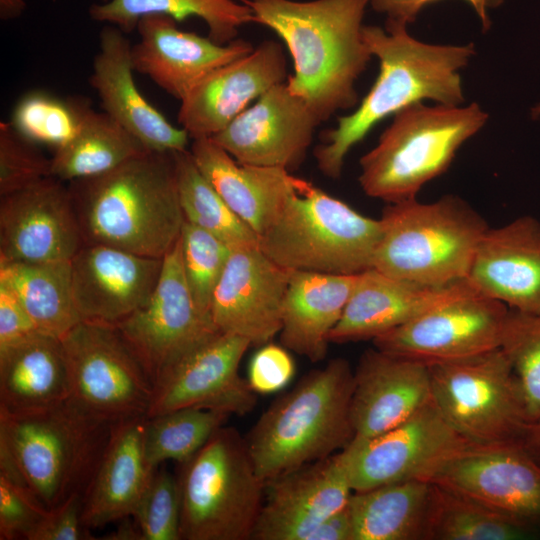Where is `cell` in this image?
<instances>
[{
  "label": "cell",
  "instance_id": "obj_1",
  "mask_svg": "<svg viewBox=\"0 0 540 540\" xmlns=\"http://www.w3.org/2000/svg\"><path fill=\"white\" fill-rule=\"evenodd\" d=\"M293 62L286 81L320 121L358 103L356 81L372 54L363 38L368 0H243Z\"/></svg>",
  "mask_w": 540,
  "mask_h": 540
},
{
  "label": "cell",
  "instance_id": "obj_2",
  "mask_svg": "<svg viewBox=\"0 0 540 540\" xmlns=\"http://www.w3.org/2000/svg\"><path fill=\"white\" fill-rule=\"evenodd\" d=\"M406 27L389 22L385 28L363 26L364 41L378 59L379 73L358 107L322 133L313 155L324 176L338 179L350 150L388 116L424 100L445 105L464 102L460 70L474 55V45L424 43Z\"/></svg>",
  "mask_w": 540,
  "mask_h": 540
},
{
  "label": "cell",
  "instance_id": "obj_3",
  "mask_svg": "<svg viewBox=\"0 0 540 540\" xmlns=\"http://www.w3.org/2000/svg\"><path fill=\"white\" fill-rule=\"evenodd\" d=\"M68 187L85 243L164 258L180 238L174 152L147 151Z\"/></svg>",
  "mask_w": 540,
  "mask_h": 540
},
{
  "label": "cell",
  "instance_id": "obj_4",
  "mask_svg": "<svg viewBox=\"0 0 540 540\" xmlns=\"http://www.w3.org/2000/svg\"><path fill=\"white\" fill-rule=\"evenodd\" d=\"M353 384L349 362L334 358L306 374L262 413L244 438L264 482L348 446L354 437Z\"/></svg>",
  "mask_w": 540,
  "mask_h": 540
},
{
  "label": "cell",
  "instance_id": "obj_5",
  "mask_svg": "<svg viewBox=\"0 0 540 540\" xmlns=\"http://www.w3.org/2000/svg\"><path fill=\"white\" fill-rule=\"evenodd\" d=\"M380 236L379 219L293 175L287 199L258 246L291 271L351 275L373 268Z\"/></svg>",
  "mask_w": 540,
  "mask_h": 540
},
{
  "label": "cell",
  "instance_id": "obj_6",
  "mask_svg": "<svg viewBox=\"0 0 540 540\" xmlns=\"http://www.w3.org/2000/svg\"><path fill=\"white\" fill-rule=\"evenodd\" d=\"M112 425L69 400L33 412L0 409V449L11 457L33 496L51 510L84 494Z\"/></svg>",
  "mask_w": 540,
  "mask_h": 540
},
{
  "label": "cell",
  "instance_id": "obj_7",
  "mask_svg": "<svg viewBox=\"0 0 540 540\" xmlns=\"http://www.w3.org/2000/svg\"><path fill=\"white\" fill-rule=\"evenodd\" d=\"M381 236L373 268L426 286L467 278L476 248L489 226L466 201L446 195L388 203L379 219Z\"/></svg>",
  "mask_w": 540,
  "mask_h": 540
},
{
  "label": "cell",
  "instance_id": "obj_8",
  "mask_svg": "<svg viewBox=\"0 0 540 540\" xmlns=\"http://www.w3.org/2000/svg\"><path fill=\"white\" fill-rule=\"evenodd\" d=\"M487 120L477 103L461 107L420 102L400 110L359 161L362 190L387 203L416 198L426 183L449 168L459 148Z\"/></svg>",
  "mask_w": 540,
  "mask_h": 540
},
{
  "label": "cell",
  "instance_id": "obj_9",
  "mask_svg": "<svg viewBox=\"0 0 540 540\" xmlns=\"http://www.w3.org/2000/svg\"><path fill=\"white\" fill-rule=\"evenodd\" d=\"M181 540H249L265 496L245 438L221 426L179 464Z\"/></svg>",
  "mask_w": 540,
  "mask_h": 540
},
{
  "label": "cell",
  "instance_id": "obj_10",
  "mask_svg": "<svg viewBox=\"0 0 540 540\" xmlns=\"http://www.w3.org/2000/svg\"><path fill=\"white\" fill-rule=\"evenodd\" d=\"M431 395L449 425L477 445L520 444L529 418L511 362L499 347L428 364Z\"/></svg>",
  "mask_w": 540,
  "mask_h": 540
},
{
  "label": "cell",
  "instance_id": "obj_11",
  "mask_svg": "<svg viewBox=\"0 0 540 540\" xmlns=\"http://www.w3.org/2000/svg\"><path fill=\"white\" fill-rule=\"evenodd\" d=\"M61 341L70 369L72 404L110 424L147 416L152 383L114 325L81 321Z\"/></svg>",
  "mask_w": 540,
  "mask_h": 540
},
{
  "label": "cell",
  "instance_id": "obj_12",
  "mask_svg": "<svg viewBox=\"0 0 540 540\" xmlns=\"http://www.w3.org/2000/svg\"><path fill=\"white\" fill-rule=\"evenodd\" d=\"M420 480L540 531V467L520 444H468L440 460Z\"/></svg>",
  "mask_w": 540,
  "mask_h": 540
},
{
  "label": "cell",
  "instance_id": "obj_13",
  "mask_svg": "<svg viewBox=\"0 0 540 540\" xmlns=\"http://www.w3.org/2000/svg\"><path fill=\"white\" fill-rule=\"evenodd\" d=\"M114 326L140 361L152 386L167 366L220 332L191 295L179 240L164 256L158 283L148 300Z\"/></svg>",
  "mask_w": 540,
  "mask_h": 540
},
{
  "label": "cell",
  "instance_id": "obj_14",
  "mask_svg": "<svg viewBox=\"0 0 540 540\" xmlns=\"http://www.w3.org/2000/svg\"><path fill=\"white\" fill-rule=\"evenodd\" d=\"M509 309L471 288L372 341L380 351L427 365L467 358L501 346Z\"/></svg>",
  "mask_w": 540,
  "mask_h": 540
},
{
  "label": "cell",
  "instance_id": "obj_15",
  "mask_svg": "<svg viewBox=\"0 0 540 540\" xmlns=\"http://www.w3.org/2000/svg\"><path fill=\"white\" fill-rule=\"evenodd\" d=\"M249 347L245 338L219 332L179 357L154 383L146 417L187 407L250 413L257 394L239 373Z\"/></svg>",
  "mask_w": 540,
  "mask_h": 540
},
{
  "label": "cell",
  "instance_id": "obj_16",
  "mask_svg": "<svg viewBox=\"0 0 540 540\" xmlns=\"http://www.w3.org/2000/svg\"><path fill=\"white\" fill-rule=\"evenodd\" d=\"M473 444L459 435L431 400L409 419L341 451L353 492L421 479L452 452Z\"/></svg>",
  "mask_w": 540,
  "mask_h": 540
},
{
  "label": "cell",
  "instance_id": "obj_17",
  "mask_svg": "<svg viewBox=\"0 0 540 540\" xmlns=\"http://www.w3.org/2000/svg\"><path fill=\"white\" fill-rule=\"evenodd\" d=\"M0 197V261H70L84 245L64 181L50 176Z\"/></svg>",
  "mask_w": 540,
  "mask_h": 540
},
{
  "label": "cell",
  "instance_id": "obj_18",
  "mask_svg": "<svg viewBox=\"0 0 540 540\" xmlns=\"http://www.w3.org/2000/svg\"><path fill=\"white\" fill-rule=\"evenodd\" d=\"M321 122L286 82L262 94L211 139L241 164L296 170Z\"/></svg>",
  "mask_w": 540,
  "mask_h": 540
},
{
  "label": "cell",
  "instance_id": "obj_19",
  "mask_svg": "<svg viewBox=\"0 0 540 540\" xmlns=\"http://www.w3.org/2000/svg\"><path fill=\"white\" fill-rule=\"evenodd\" d=\"M291 270L259 246L232 250L213 292L210 313L222 333L262 346L279 334Z\"/></svg>",
  "mask_w": 540,
  "mask_h": 540
},
{
  "label": "cell",
  "instance_id": "obj_20",
  "mask_svg": "<svg viewBox=\"0 0 540 540\" xmlns=\"http://www.w3.org/2000/svg\"><path fill=\"white\" fill-rule=\"evenodd\" d=\"M353 493L341 451L265 482L253 540H310Z\"/></svg>",
  "mask_w": 540,
  "mask_h": 540
},
{
  "label": "cell",
  "instance_id": "obj_21",
  "mask_svg": "<svg viewBox=\"0 0 540 540\" xmlns=\"http://www.w3.org/2000/svg\"><path fill=\"white\" fill-rule=\"evenodd\" d=\"M136 29L140 39L131 47L134 71L180 102L211 73L255 48L239 38L219 44L209 36L183 31L175 19L161 14L141 17Z\"/></svg>",
  "mask_w": 540,
  "mask_h": 540
},
{
  "label": "cell",
  "instance_id": "obj_22",
  "mask_svg": "<svg viewBox=\"0 0 540 540\" xmlns=\"http://www.w3.org/2000/svg\"><path fill=\"white\" fill-rule=\"evenodd\" d=\"M70 264L73 296L82 321L116 325L151 296L163 258L84 243Z\"/></svg>",
  "mask_w": 540,
  "mask_h": 540
},
{
  "label": "cell",
  "instance_id": "obj_23",
  "mask_svg": "<svg viewBox=\"0 0 540 540\" xmlns=\"http://www.w3.org/2000/svg\"><path fill=\"white\" fill-rule=\"evenodd\" d=\"M288 76L282 45L263 41L200 82L180 102L178 123L192 139L211 138Z\"/></svg>",
  "mask_w": 540,
  "mask_h": 540
},
{
  "label": "cell",
  "instance_id": "obj_24",
  "mask_svg": "<svg viewBox=\"0 0 540 540\" xmlns=\"http://www.w3.org/2000/svg\"><path fill=\"white\" fill-rule=\"evenodd\" d=\"M131 47L126 33L116 26L106 24L101 29L89 82L104 112L149 151L188 150L187 131L172 125L138 89L133 76Z\"/></svg>",
  "mask_w": 540,
  "mask_h": 540
},
{
  "label": "cell",
  "instance_id": "obj_25",
  "mask_svg": "<svg viewBox=\"0 0 540 540\" xmlns=\"http://www.w3.org/2000/svg\"><path fill=\"white\" fill-rule=\"evenodd\" d=\"M431 398L427 364L375 347L366 350L354 370L353 439L372 438L396 427Z\"/></svg>",
  "mask_w": 540,
  "mask_h": 540
},
{
  "label": "cell",
  "instance_id": "obj_26",
  "mask_svg": "<svg viewBox=\"0 0 540 540\" xmlns=\"http://www.w3.org/2000/svg\"><path fill=\"white\" fill-rule=\"evenodd\" d=\"M466 280L510 309L540 314V222L519 217L482 236Z\"/></svg>",
  "mask_w": 540,
  "mask_h": 540
},
{
  "label": "cell",
  "instance_id": "obj_27",
  "mask_svg": "<svg viewBox=\"0 0 540 540\" xmlns=\"http://www.w3.org/2000/svg\"><path fill=\"white\" fill-rule=\"evenodd\" d=\"M471 288L466 279L445 286H426L370 268L359 274L329 341L341 344L373 340Z\"/></svg>",
  "mask_w": 540,
  "mask_h": 540
},
{
  "label": "cell",
  "instance_id": "obj_28",
  "mask_svg": "<svg viewBox=\"0 0 540 540\" xmlns=\"http://www.w3.org/2000/svg\"><path fill=\"white\" fill-rule=\"evenodd\" d=\"M146 417L115 423L96 470L83 494L82 520L88 529L132 517L156 470L144 456Z\"/></svg>",
  "mask_w": 540,
  "mask_h": 540
},
{
  "label": "cell",
  "instance_id": "obj_29",
  "mask_svg": "<svg viewBox=\"0 0 540 540\" xmlns=\"http://www.w3.org/2000/svg\"><path fill=\"white\" fill-rule=\"evenodd\" d=\"M359 274L291 271L282 306L281 344L313 363L322 361L329 334L341 319Z\"/></svg>",
  "mask_w": 540,
  "mask_h": 540
},
{
  "label": "cell",
  "instance_id": "obj_30",
  "mask_svg": "<svg viewBox=\"0 0 540 540\" xmlns=\"http://www.w3.org/2000/svg\"><path fill=\"white\" fill-rule=\"evenodd\" d=\"M189 151L204 177L259 238L287 199L291 172L241 164L211 138L193 139Z\"/></svg>",
  "mask_w": 540,
  "mask_h": 540
},
{
  "label": "cell",
  "instance_id": "obj_31",
  "mask_svg": "<svg viewBox=\"0 0 540 540\" xmlns=\"http://www.w3.org/2000/svg\"><path fill=\"white\" fill-rule=\"evenodd\" d=\"M71 375L61 338L36 331L0 350V409L25 413L67 401Z\"/></svg>",
  "mask_w": 540,
  "mask_h": 540
},
{
  "label": "cell",
  "instance_id": "obj_32",
  "mask_svg": "<svg viewBox=\"0 0 540 540\" xmlns=\"http://www.w3.org/2000/svg\"><path fill=\"white\" fill-rule=\"evenodd\" d=\"M430 483L411 479L353 492L352 540H424Z\"/></svg>",
  "mask_w": 540,
  "mask_h": 540
},
{
  "label": "cell",
  "instance_id": "obj_33",
  "mask_svg": "<svg viewBox=\"0 0 540 540\" xmlns=\"http://www.w3.org/2000/svg\"><path fill=\"white\" fill-rule=\"evenodd\" d=\"M149 151L107 113L80 100V121L75 135L55 149L51 176L71 182L113 170L129 159Z\"/></svg>",
  "mask_w": 540,
  "mask_h": 540
},
{
  "label": "cell",
  "instance_id": "obj_34",
  "mask_svg": "<svg viewBox=\"0 0 540 540\" xmlns=\"http://www.w3.org/2000/svg\"><path fill=\"white\" fill-rule=\"evenodd\" d=\"M0 283L15 295L40 332L61 338L82 321L73 296L70 261H0Z\"/></svg>",
  "mask_w": 540,
  "mask_h": 540
},
{
  "label": "cell",
  "instance_id": "obj_35",
  "mask_svg": "<svg viewBox=\"0 0 540 540\" xmlns=\"http://www.w3.org/2000/svg\"><path fill=\"white\" fill-rule=\"evenodd\" d=\"M88 13L92 20L116 26L126 34L145 15L161 14L176 21L197 17L219 44L232 42L242 26L254 23L252 10L243 0H108L92 4Z\"/></svg>",
  "mask_w": 540,
  "mask_h": 540
},
{
  "label": "cell",
  "instance_id": "obj_36",
  "mask_svg": "<svg viewBox=\"0 0 540 540\" xmlns=\"http://www.w3.org/2000/svg\"><path fill=\"white\" fill-rule=\"evenodd\" d=\"M535 534L464 496L430 483L424 540H521Z\"/></svg>",
  "mask_w": 540,
  "mask_h": 540
},
{
  "label": "cell",
  "instance_id": "obj_37",
  "mask_svg": "<svg viewBox=\"0 0 540 540\" xmlns=\"http://www.w3.org/2000/svg\"><path fill=\"white\" fill-rule=\"evenodd\" d=\"M177 187L185 220L224 241L231 249L258 246V235L221 198L189 150L174 152Z\"/></svg>",
  "mask_w": 540,
  "mask_h": 540
},
{
  "label": "cell",
  "instance_id": "obj_38",
  "mask_svg": "<svg viewBox=\"0 0 540 540\" xmlns=\"http://www.w3.org/2000/svg\"><path fill=\"white\" fill-rule=\"evenodd\" d=\"M230 415L210 409L187 407L146 417L144 456L151 469L168 460L188 461Z\"/></svg>",
  "mask_w": 540,
  "mask_h": 540
},
{
  "label": "cell",
  "instance_id": "obj_39",
  "mask_svg": "<svg viewBox=\"0 0 540 540\" xmlns=\"http://www.w3.org/2000/svg\"><path fill=\"white\" fill-rule=\"evenodd\" d=\"M80 100H61L44 91H32L17 102L10 123L35 144L57 149L67 143L78 129Z\"/></svg>",
  "mask_w": 540,
  "mask_h": 540
},
{
  "label": "cell",
  "instance_id": "obj_40",
  "mask_svg": "<svg viewBox=\"0 0 540 540\" xmlns=\"http://www.w3.org/2000/svg\"><path fill=\"white\" fill-rule=\"evenodd\" d=\"M179 246L191 295L200 311L211 317L213 292L233 249L217 236L186 220Z\"/></svg>",
  "mask_w": 540,
  "mask_h": 540
},
{
  "label": "cell",
  "instance_id": "obj_41",
  "mask_svg": "<svg viewBox=\"0 0 540 540\" xmlns=\"http://www.w3.org/2000/svg\"><path fill=\"white\" fill-rule=\"evenodd\" d=\"M500 348L519 381L531 422L540 417V314L509 309Z\"/></svg>",
  "mask_w": 540,
  "mask_h": 540
},
{
  "label": "cell",
  "instance_id": "obj_42",
  "mask_svg": "<svg viewBox=\"0 0 540 540\" xmlns=\"http://www.w3.org/2000/svg\"><path fill=\"white\" fill-rule=\"evenodd\" d=\"M180 489L177 476L158 467L137 505L134 522L142 540L180 539Z\"/></svg>",
  "mask_w": 540,
  "mask_h": 540
},
{
  "label": "cell",
  "instance_id": "obj_43",
  "mask_svg": "<svg viewBox=\"0 0 540 540\" xmlns=\"http://www.w3.org/2000/svg\"><path fill=\"white\" fill-rule=\"evenodd\" d=\"M51 176V158L22 136L10 122H0V196Z\"/></svg>",
  "mask_w": 540,
  "mask_h": 540
},
{
  "label": "cell",
  "instance_id": "obj_44",
  "mask_svg": "<svg viewBox=\"0 0 540 540\" xmlns=\"http://www.w3.org/2000/svg\"><path fill=\"white\" fill-rule=\"evenodd\" d=\"M48 511L26 487L0 475V540H26Z\"/></svg>",
  "mask_w": 540,
  "mask_h": 540
},
{
  "label": "cell",
  "instance_id": "obj_45",
  "mask_svg": "<svg viewBox=\"0 0 540 540\" xmlns=\"http://www.w3.org/2000/svg\"><path fill=\"white\" fill-rule=\"evenodd\" d=\"M295 362L282 344L268 342L252 356L247 381L256 394H272L282 390L295 375Z\"/></svg>",
  "mask_w": 540,
  "mask_h": 540
},
{
  "label": "cell",
  "instance_id": "obj_46",
  "mask_svg": "<svg viewBox=\"0 0 540 540\" xmlns=\"http://www.w3.org/2000/svg\"><path fill=\"white\" fill-rule=\"evenodd\" d=\"M83 495L75 494L49 510L26 540L95 539L82 520Z\"/></svg>",
  "mask_w": 540,
  "mask_h": 540
},
{
  "label": "cell",
  "instance_id": "obj_47",
  "mask_svg": "<svg viewBox=\"0 0 540 540\" xmlns=\"http://www.w3.org/2000/svg\"><path fill=\"white\" fill-rule=\"evenodd\" d=\"M437 0H368L376 12L386 15V22L407 26L414 22L426 5ZM477 13L483 29L490 27L489 10L502 4L503 0H464Z\"/></svg>",
  "mask_w": 540,
  "mask_h": 540
},
{
  "label": "cell",
  "instance_id": "obj_48",
  "mask_svg": "<svg viewBox=\"0 0 540 540\" xmlns=\"http://www.w3.org/2000/svg\"><path fill=\"white\" fill-rule=\"evenodd\" d=\"M38 331L15 295L0 283V350Z\"/></svg>",
  "mask_w": 540,
  "mask_h": 540
},
{
  "label": "cell",
  "instance_id": "obj_49",
  "mask_svg": "<svg viewBox=\"0 0 540 540\" xmlns=\"http://www.w3.org/2000/svg\"><path fill=\"white\" fill-rule=\"evenodd\" d=\"M353 526L348 506L323 521L310 540H352Z\"/></svg>",
  "mask_w": 540,
  "mask_h": 540
},
{
  "label": "cell",
  "instance_id": "obj_50",
  "mask_svg": "<svg viewBox=\"0 0 540 540\" xmlns=\"http://www.w3.org/2000/svg\"><path fill=\"white\" fill-rule=\"evenodd\" d=\"M520 445L540 467V417L529 422Z\"/></svg>",
  "mask_w": 540,
  "mask_h": 540
},
{
  "label": "cell",
  "instance_id": "obj_51",
  "mask_svg": "<svg viewBox=\"0 0 540 540\" xmlns=\"http://www.w3.org/2000/svg\"><path fill=\"white\" fill-rule=\"evenodd\" d=\"M128 518L121 520V524L118 526L117 530L107 534L105 539L112 540H142L140 531L135 524V522H130Z\"/></svg>",
  "mask_w": 540,
  "mask_h": 540
},
{
  "label": "cell",
  "instance_id": "obj_52",
  "mask_svg": "<svg viewBox=\"0 0 540 540\" xmlns=\"http://www.w3.org/2000/svg\"><path fill=\"white\" fill-rule=\"evenodd\" d=\"M26 6L25 0H0V19L10 21L19 18Z\"/></svg>",
  "mask_w": 540,
  "mask_h": 540
},
{
  "label": "cell",
  "instance_id": "obj_53",
  "mask_svg": "<svg viewBox=\"0 0 540 540\" xmlns=\"http://www.w3.org/2000/svg\"><path fill=\"white\" fill-rule=\"evenodd\" d=\"M535 113H536V114H539V113H540V106L537 107V108L535 109Z\"/></svg>",
  "mask_w": 540,
  "mask_h": 540
},
{
  "label": "cell",
  "instance_id": "obj_54",
  "mask_svg": "<svg viewBox=\"0 0 540 540\" xmlns=\"http://www.w3.org/2000/svg\"><path fill=\"white\" fill-rule=\"evenodd\" d=\"M99 3H103V2H106L108 0H97Z\"/></svg>",
  "mask_w": 540,
  "mask_h": 540
}]
</instances>
